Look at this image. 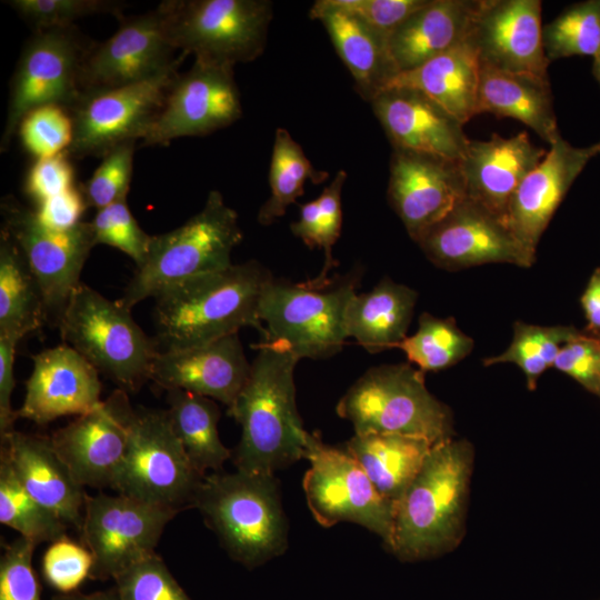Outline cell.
Returning a JSON list of instances; mask_svg holds the SVG:
<instances>
[{"label": "cell", "mask_w": 600, "mask_h": 600, "mask_svg": "<svg viewBox=\"0 0 600 600\" xmlns=\"http://www.w3.org/2000/svg\"><path fill=\"white\" fill-rule=\"evenodd\" d=\"M473 449L467 440L436 443L396 504L391 552L418 561L452 550L463 534Z\"/></svg>", "instance_id": "3957f363"}, {"label": "cell", "mask_w": 600, "mask_h": 600, "mask_svg": "<svg viewBox=\"0 0 600 600\" xmlns=\"http://www.w3.org/2000/svg\"><path fill=\"white\" fill-rule=\"evenodd\" d=\"M1 230L18 246L33 274L48 322L57 326L71 294L81 283L84 263L97 246L90 221L73 229L54 231L38 220L34 210L13 197L1 202Z\"/></svg>", "instance_id": "4fadbf2b"}, {"label": "cell", "mask_w": 600, "mask_h": 600, "mask_svg": "<svg viewBox=\"0 0 600 600\" xmlns=\"http://www.w3.org/2000/svg\"><path fill=\"white\" fill-rule=\"evenodd\" d=\"M133 411L128 392L118 389L50 436L56 452L80 486L112 487L126 454Z\"/></svg>", "instance_id": "ffe728a7"}, {"label": "cell", "mask_w": 600, "mask_h": 600, "mask_svg": "<svg viewBox=\"0 0 600 600\" xmlns=\"http://www.w3.org/2000/svg\"><path fill=\"white\" fill-rule=\"evenodd\" d=\"M0 451L36 501L80 530L86 492L56 452L50 437L13 430L1 438Z\"/></svg>", "instance_id": "4316f807"}, {"label": "cell", "mask_w": 600, "mask_h": 600, "mask_svg": "<svg viewBox=\"0 0 600 600\" xmlns=\"http://www.w3.org/2000/svg\"><path fill=\"white\" fill-rule=\"evenodd\" d=\"M418 293L390 278L356 293L346 311V330L370 353L396 348L406 337Z\"/></svg>", "instance_id": "4dcf8cb0"}, {"label": "cell", "mask_w": 600, "mask_h": 600, "mask_svg": "<svg viewBox=\"0 0 600 600\" xmlns=\"http://www.w3.org/2000/svg\"><path fill=\"white\" fill-rule=\"evenodd\" d=\"M580 333L572 326L543 327L518 321L510 346L499 356L484 359L483 364L514 363L524 373L529 390H534L539 377L553 367L561 347Z\"/></svg>", "instance_id": "f35d334b"}, {"label": "cell", "mask_w": 600, "mask_h": 600, "mask_svg": "<svg viewBox=\"0 0 600 600\" xmlns=\"http://www.w3.org/2000/svg\"><path fill=\"white\" fill-rule=\"evenodd\" d=\"M18 340L0 337V437L13 431L17 411L12 409L11 396L16 386L14 356Z\"/></svg>", "instance_id": "db71d44e"}, {"label": "cell", "mask_w": 600, "mask_h": 600, "mask_svg": "<svg viewBox=\"0 0 600 600\" xmlns=\"http://www.w3.org/2000/svg\"><path fill=\"white\" fill-rule=\"evenodd\" d=\"M93 43L76 27L37 30L27 41L10 84L1 151H6L22 118L31 110L57 104L69 112L81 98L80 70Z\"/></svg>", "instance_id": "7c38bea8"}, {"label": "cell", "mask_w": 600, "mask_h": 600, "mask_svg": "<svg viewBox=\"0 0 600 600\" xmlns=\"http://www.w3.org/2000/svg\"><path fill=\"white\" fill-rule=\"evenodd\" d=\"M290 230L309 248H320V209L317 199L300 207L299 219L291 223Z\"/></svg>", "instance_id": "11a10c76"}, {"label": "cell", "mask_w": 600, "mask_h": 600, "mask_svg": "<svg viewBox=\"0 0 600 600\" xmlns=\"http://www.w3.org/2000/svg\"><path fill=\"white\" fill-rule=\"evenodd\" d=\"M177 511L127 494L86 493L80 527L82 544L91 552L90 579H116L156 553L160 537Z\"/></svg>", "instance_id": "5bb4252c"}, {"label": "cell", "mask_w": 600, "mask_h": 600, "mask_svg": "<svg viewBox=\"0 0 600 600\" xmlns=\"http://www.w3.org/2000/svg\"><path fill=\"white\" fill-rule=\"evenodd\" d=\"M596 337H600V334H599V336H596Z\"/></svg>", "instance_id": "91938a15"}, {"label": "cell", "mask_w": 600, "mask_h": 600, "mask_svg": "<svg viewBox=\"0 0 600 600\" xmlns=\"http://www.w3.org/2000/svg\"><path fill=\"white\" fill-rule=\"evenodd\" d=\"M387 194L408 234L417 242L467 198L460 161L393 149Z\"/></svg>", "instance_id": "44dd1931"}, {"label": "cell", "mask_w": 600, "mask_h": 600, "mask_svg": "<svg viewBox=\"0 0 600 600\" xmlns=\"http://www.w3.org/2000/svg\"><path fill=\"white\" fill-rule=\"evenodd\" d=\"M329 177L316 169L302 147L284 128H278L272 146L269 186L270 196L258 212V221L270 226L282 218L290 204L304 193V184H319Z\"/></svg>", "instance_id": "d590c367"}, {"label": "cell", "mask_w": 600, "mask_h": 600, "mask_svg": "<svg viewBox=\"0 0 600 600\" xmlns=\"http://www.w3.org/2000/svg\"><path fill=\"white\" fill-rule=\"evenodd\" d=\"M553 367L600 398V338L581 332L564 343Z\"/></svg>", "instance_id": "681fc988"}, {"label": "cell", "mask_w": 600, "mask_h": 600, "mask_svg": "<svg viewBox=\"0 0 600 600\" xmlns=\"http://www.w3.org/2000/svg\"><path fill=\"white\" fill-rule=\"evenodd\" d=\"M74 186V170L66 152L37 159L29 169L24 192L36 204L60 194Z\"/></svg>", "instance_id": "816d5d0a"}, {"label": "cell", "mask_w": 600, "mask_h": 600, "mask_svg": "<svg viewBox=\"0 0 600 600\" xmlns=\"http://www.w3.org/2000/svg\"><path fill=\"white\" fill-rule=\"evenodd\" d=\"M354 269L317 287L310 280L272 278L259 301L263 334L259 343L288 351L299 360L339 353L348 338L346 311L361 280Z\"/></svg>", "instance_id": "5b68a950"}, {"label": "cell", "mask_w": 600, "mask_h": 600, "mask_svg": "<svg viewBox=\"0 0 600 600\" xmlns=\"http://www.w3.org/2000/svg\"><path fill=\"white\" fill-rule=\"evenodd\" d=\"M194 508L228 554L249 569L287 549L288 523L274 474L239 470L207 474Z\"/></svg>", "instance_id": "277c9868"}, {"label": "cell", "mask_w": 600, "mask_h": 600, "mask_svg": "<svg viewBox=\"0 0 600 600\" xmlns=\"http://www.w3.org/2000/svg\"><path fill=\"white\" fill-rule=\"evenodd\" d=\"M51 600H120L117 589L97 591L89 594L79 592L62 593L53 597Z\"/></svg>", "instance_id": "6f0895ef"}, {"label": "cell", "mask_w": 600, "mask_h": 600, "mask_svg": "<svg viewBox=\"0 0 600 600\" xmlns=\"http://www.w3.org/2000/svg\"><path fill=\"white\" fill-rule=\"evenodd\" d=\"M207 474L179 441L167 410H134L126 454L111 489L178 513L194 508Z\"/></svg>", "instance_id": "30bf717a"}, {"label": "cell", "mask_w": 600, "mask_h": 600, "mask_svg": "<svg viewBox=\"0 0 600 600\" xmlns=\"http://www.w3.org/2000/svg\"><path fill=\"white\" fill-rule=\"evenodd\" d=\"M48 322L39 286L23 254L0 233V337L20 341Z\"/></svg>", "instance_id": "e575fe53"}, {"label": "cell", "mask_w": 600, "mask_h": 600, "mask_svg": "<svg viewBox=\"0 0 600 600\" xmlns=\"http://www.w3.org/2000/svg\"><path fill=\"white\" fill-rule=\"evenodd\" d=\"M540 0H480L467 42L480 64L550 82Z\"/></svg>", "instance_id": "ac0fdd59"}, {"label": "cell", "mask_w": 600, "mask_h": 600, "mask_svg": "<svg viewBox=\"0 0 600 600\" xmlns=\"http://www.w3.org/2000/svg\"><path fill=\"white\" fill-rule=\"evenodd\" d=\"M272 278L262 263L249 260L163 289L153 297L159 351L200 347L246 327L262 336L259 301Z\"/></svg>", "instance_id": "6da1fadb"}, {"label": "cell", "mask_w": 600, "mask_h": 600, "mask_svg": "<svg viewBox=\"0 0 600 600\" xmlns=\"http://www.w3.org/2000/svg\"><path fill=\"white\" fill-rule=\"evenodd\" d=\"M157 10L176 50L232 68L263 53L273 18L268 0H168Z\"/></svg>", "instance_id": "9c48e42d"}, {"label": "cell", "mask_w": 600, "mask_h": 600, "mask_svg": "<svg viewBox=\"0 0 600 600\" xmlns=\"http://www.w3.org/2000/svg\"><path fill=\"white\" fill-rule=\"evenodd\" d=\"M243 233L236 210L222 194L209 192L203 208L182 226L152 236L144 261L136 267L118 301L130 309L189 278L226 269Z\"/></svg>", "instance_id": "8992f818"}, {"label": "cell", "mask_w": 600, "mask_h": 600, "mask_svg": "<svg viewBox=\"0 0 600 600\" xmlns=\"http://www.w3.org/2000/svg\"><path fill=\"white\" fill-rule=\"evenodd\" d=\"M246 383L228 408L241 427L232 451L237 470L274 474L304 458L308 431L296 403L294 369L300 361L292 353L257 343Z\"/></svg>", "instance_id": "7a4b0ae2"}, {"label": "cell", "mask_w": 600, "mask_h": 600, "mask_svg": "<svg viewBox=\"0 0 600 600\" xmlns=\"http://www.w3.org/2000/svg\"><path fill=\"white\" fill-rule=\"evenodd\" d=\"M396 348L426 373L461 361L471 352L473 340L458 328L453 318L441 319L424 312L416 333L407 336Z\"/></svg>", "instance_id": "74e56055"}, {"label": "cell", "mask_w": 600, "mask_h": 600, "mask_svg": "<svg viewBox=\"0 0 600 600\" xmlns=\"http://www.w3.org/2000/svg\"><path fill=\"white\" fill-rule=\"evenodd\" d=\"M332 9L346 12L387 39L428 0H322Z\"/></svg>", "instance_id": "c3c4849f"}, {"label": "cell", "mask_w": 600, "mask_h": 600, "mask_svg": "<svg viewBox=\"0 0 600 600\" xmlns=\"http://www.w3.org/2000/svg\"><path fill=\"white\" fill-rule=\"evenodd\" d=\"M479 76L478 56L464 41L413 70L398 73L388 88L419 90L464 124L477 116Z\"/></svg>", "instance_id": "1f68e13d"}, {"label": "cell", "mask_w": 600, "mask_h": 600, "mask_svg": "<svg viewBox=\"0 0 600 600\" xmlns=\"http://www.w3.org/2000/svg\"><path fill=\"white\" fill-rule=\"evenodd\" d=\"M319 20L349 70L358 94L371 102L399 73L388 48V39L359 19L332 9L322 0L309 10Z\"/></svg>", "instance_id": "f1b7e54d"}, {"label": "cell", "mask_w": 600, "mask_h": 600, "mask_svg": "<svg viewBox=\"0 0 600 600\" xmlns=\"http://www.w3.org/2000/svg\"><path fill=\"white\" fill-rule=\"evenodd\" d=\"M32 372L18 418L47 424L64 416H81L101 403L99 371L68 344L32 357Z\"/></svg>", "instance_id": "7402d4cb"}, {"label": "cell", "mask_w": 600, "mask_h": 600, "mask_svg": "<svg viewBox=\"0 0 600 600\" xmlns=\"http://www.w3.org/2000/svg\"><path fill=\"white\" fill-rule=\"evenodd\" d=\"M167 392L172 428L191 463L203 474L222 471L232 451L220 440V409L214 400L180 389Z\"/></svg>", "instance_id": "836d02e7"}, {"label": "cell", "mask_w": 600, "mask_h": 600, "mask_svg": "<svg viewBox=\"0 0 600 600\" xmlns=\"http://www.w3.org/2000/svg\"><path fill=\"white\" fill-rule=\"evenodd\" d=\"M89 207L81 187L76 184L67 191L36 204L34 213L42 226L54 231H67L82 222Z\"/></svg>", "instance_id": "f5cc1de1"}, {"label": "cell", "mask_w": 600, "mask_h": 600, "mask_svg": "<svg viewBox=\"0 0 600 600\" xmlns=\"http://www.w3.org/2000/svg\"><path fill=\"white\" fill-rule=\"evenodd\" d=\"M241 116L233 68L194 59L188 71L177 76L142 144L164 146L182 137L206 136L229 127Z\"/></svg>", "instance_id": "2e32d148"}, {"label": "cell", "mask_w": 600, "mask_h": 600, "mask_svg": "<svg viewBox=\"0 0 600 600\" xmlns=\"http://www.w3.org/2000/svg\"><path fill=\"white\" fill-rule=\"evenodd\" d=\"M598 154L600 142L578 148L560 138L521 181L508 206L504 223L529 251L536 253L542 233L570 187Z\"/></svg>", "instance_id": "603a6c76"}, {"label": "cell", "mask_w": 600, "mask_h": 600, "mask_svg": "<svg viewBox=\"0 0 600 600\" xmlns=\"http://www.w3.org/2000/svg\"><path fill=\"white\" fill-rule=\"evenodd\" d=\"M547 59L551 62L572 56H596L600 49V0L567 7L542 27Z\"/></svg>", "instance_id": "ab89813d"}, {"label": "cell", "mask_w": 600, "mask_h": 600, "mask_svg": "<svg viewBox=\"0 0 600 600\" xmlns=\"http://www.w3.org/2000/svg\"><path fill=\"white\" fill-rule=\"evenodd\" d=\"M370 104L393 149L462 160L470 140L463 124L421 91L391 87Z\"/></svg>", "instance_id": "cb8c5ba5"}, {"label": "cell", "mask_w": 600, "mask_h": 600, "mask_svg": "<svg viewBox=\"0 0 600 600\" xmlns=\"http://www.w3.org/2000/svg\"><path fill=\"white\" fill-rule=\"evenodd\" d=\"M36 547L23 537L6 547L0 560V600H41V588L32 567Z\"/></svg>", "instance_id": "7dc6e473"}, {"label": "cell", "mask_w": 600, "mask_h": 600, "mask_svg": "<svg viewBox=\"0 0 600 600\" xmlns=\"http://www.w3.org/2000/svg\"><path fill=\"white\" fill-rule=\"evenodd\" d=\"M600 338V337H599Z\"/></svg>", "instance_id": "94428289"}, {"label": "cell", "mask_w": 600, "mask_h": 600, "mask_svg": "<svg viewBox=\"0 0 600 600\" xmlns=\"http://www.w3.org/2000/svg\"><path fill=\"white\" fill-rule=\"evenodd\" d=\"M57 326L63 342L119 389L134 392L150 380L158 346L118 300L111 301L81 282Z\"/></svg>", "instance_id": "52a82bcc"}, {"label": "cell", "mask_w": 600, "mask_h": 600, "mask_svg": "<svg viewBox=\"0 0 600 600\" xmlns=\"http://www.w3.org/2000/svg\"><path fill=\"white\" fill-rule=\"evenodd\" d=\"M92 566L91 552L67 536L50 543L41 563L46 582L61 593L73 592L90 577Z\"/></svg>", "instance_id": "bcb514c9"}, {"label": "cell", "mask_w": 600, "mask_h": 600, "mask_svg": "<svg viewBox=\"0 0 600 600\" xmlns=\"http://www.w3.org/2000/svg\"><path fill=\"white\" fill-rule=\"evenodd\" d=\"M581 306L588 321L587 333L600 334V268L596 269L581 297Z\"/></svg>", "instance_id": "9f6ffc18"}, {"label": "cell", "mask_w": 600, "mask_h": 600, "mask_svg": "<svg viewBox=\"0 0 600 600\" xmlns=\"http://www.w3.org/2000/svg\"><path fill=\"white\" fill-rule=\"evenodd\" d=\"M347 172L339 170L333 180L323 189L317 198L320 209V248L323 250V267L318 277L310 282L317 287L327 284L330 280L328 273L338 266L332 256V249L340 237L342 226L341 196Z\"/></svg>", "instance_id": "f907efd6"}, {"label": "cell", "mask_w": 600, "mask_h": 600, "mask_svg": "<svg viewBox=\"0 0 600 600\" xmlns=\"http://www.w3.org/2000/svg\"><path fill=\"white\" fill-rule=\"evenodd\" d=\"M303 477L308 507L322 527L340 521L360 524L379 536L391 550L396 503L381 496L360 463L347 451L326 444L319 432H308Z\"/></svg>", "instance_id": "8fae6325"}, {"label": "cell", "mask_w": 600, "mask_h": 600, "mask_svg": "<svg viewBox=\"0 0 600 600\" xmlns=\"http://www.w3.org/2000/svg\"><path fill=\"white\" fill-rule=\"evenodd\" d=\"M248 361L238 333L177 351H159L150 380L162 389L186 390L231 407L246 383Z\"/></svg>", "instance_id": "d4e9b609"}, {"label": "cell", "mask_w": 600, "mask_h": 600, "mask_svg": "<svg viewBox=\"0 0 600 600\" xmlns=\"http://www.w3.org/2000/svg\"><path fill=\"white\" fill-rule=\"evenodd\" d=\"M122 198L97 210L90 221L97 244L113 247L130 257L136 267L146 259L152 236L144 232Z\"/></svg>", "instance_id": "7bdbcfd3"}, {"label": "cell", "mask_w": 600, "mask_h": 600, "mask_svg": "<svg viewBox=\"0 0 600 600\" xmlns=\"http://www.w3.org/2000/svg\"><path fill=\"white\" fill-rule=\"evenodd\" d=\"M546 154L526 131L509 138L493 133L487 141L469 140L460 161L466 197L504 223L513 193Z\"/></svg>", "instance_id": "484cf974"}, {"label": "cell", "mask_w": 600, "mask_h": 600, "mask_svg": "<svg viewBox=\"0 0 600 600\" xmlns=\"http://www.w3.org/2000/svg\"><path fill=\"white\" fill-rule=\"evenodd\" d=\"M483 112L518 120L549 144L561 138L548 81L480 64L477 114Z\"/></svg>", "instance_id": "f546056e"}, {"label": "cell", "mask_w": 600, "mask_h": 600, "mask_svg": "<svg viewBox=\"0 0 600 600\" xmlns=\"http://www.w3.org/2000/svg\"><path fill=\"white\" fill-rule=\"evenodd\" d=\"M433 446L421 437L354 433L346 449L363 468L378 492L397 504Z\"/></svg>", "instance_id": "d6a6232c"}, {"label": "cell", "mask_w": 600, "mask_h": 600, "mask_svg": "<svg viewBox=\"0 0 600 600\" xmlns=\"http://www.w3.org/2000/svg\"><path fill=\"white\" fill-rule=\"evenodd\" d=\"M17 133L24 149L37 159L52 157L71 146L72 117L61 106L38 107L22 118Z\"/></svg>", "instance_id": "60d3db41"}, {"label": "cell", "mask_w": 600, "mask_h": 600, "mask_svg": "<svg viewBox=\"0 0 600 600\" xmlns=\"http://www.w3.org/2000/svg\"><path fill=\"white\" fill-rule=\"evenodd\" d=\"M136 141L119 144L102 157V162L81 187L89 207L97 210L128 197Z\"/></svg>", "instance_id": "f6af8a7d"}, {"label": "cell", "mask_w": 600, "mask_h": 600, "mask_svg": "<svg viewBox=\"0 0 600 600\" xmlns=\"http://www.w3.org/2000/svg\"><path fill=\"white\" fill-rule=\"evenodd\" d=\"M181 61L151 79L82 97L71 109L73 139L68 157H103L142 139L161 110Z\"/></svg>", "instance_id": "9a60e30c"}, {"label": "cell", "mask_w": 600, "mask_h": 600, "mask_svg": "<svg viewBox=\"0 0 600 600\" xmlns=\"http://www.w3.org/2000/svg\"><path fill=\"white\" fill-rule=\"evenodd\" d=\"M120 27L104 42L93 43L80 70L81 98L151 79L187 54L174 59L158 10L118 18ZM80 98V99H81Z\"/></svg>", "instance_id": "e0dca14e"}, {"label": "cell", "mask_w": 600, "mask_h": 600, "mask_svg": "<svg viewBox=\"0 0 600 600\" xmlns=\"http://www.w3.org/2000/svg\"><path fill=\"white\" fill-rule=\"evenodd\" d=\"M480 0H428L388 38L400 72L413 70L464 42Z\"/></svg>", "instance_id": "83f0119b"}, {"label": "cell", "mask_w": 600, "mask_h": 600, "mask_svg": "<svg viewBox=\"0 0 600 600\" xmlns=\"http://www.w3.org/2000/svg\"><path fill=\"white\" fill-rule=\"evenodd\" d=\"M417 243L434 266L449 271L486 263L528 268L536 260L501 220L468 198Z\"/></svg>", "instance_id": "d6986e66"}, {"label": "cell", "mask_w": 600, "mask_h": 600, "mask_svg": "<svg viewBox=\"0 0 600 600\" xmlns=\"http://www.w3.org/2000/svg\"><path fill=\"white\" fill-rule=\"evenodd\" d=\"M7 3L34 31L69 28L80 18L111 13L120 18L126 3L110 0H10Z\"/></svg>", "instance_id": "b9f144b4"}, {"label": "cell", "mask_w": 600, "mask_h": 600, "mask_svg": "<svg viewBox=\"0 0 600 600\" xmlns=\"http://www.w3.org/2000/svg\"><path fill=\"white\" fill-rule=\"evenodd\" d=\"M0 522L36 546L42 542L52 543L67 536L68 526L24 490L2 451H0Z\"/></svg>", "instance_id": "8d00e7d4"}, {"label": "cell", "mask_w": 600, "mask_h": 600, "mask_svg": "<svg viewBox=\"0 0 600 600\" xmlns=\"http://www.w3.org/2000/svg\"><path fill=\"white\" fill-rule=\"evenodd\" d=\"M336 410L352 423L356 434L399 433L436 444L453 433L449 408L429 392L424 373L409 363L370 368Z\"/></svg>", "instance_id": "ba28073f"}, {"label": "cell", "mask_w": 600, "mask_h": 600, "mask_svg": "<svg viewBox=\"0 0 600 600\" xmlns=\"http://www.w3.org/2000/svg\"><path fill=\"white\" fill-rule=\"evenodd\" d=\"M114 581L120 600H191L157 553L134 563Z\"/></svg>", "instance_id": "ee69618b"}, {"label": "cell", "mask_w": 600, "mask_h": 600, "mask_svg": "<svg viewBox=\"0 0 600 600\" xmlns=\"http://www.w3.org/2000/svg\"><path fill=\"white\" fill-rule=\"evenodd\" d=\"M592 74L594 79L598 81V83L600 84V49L593 57Z\"/></svg>", "instance_id": "680465c9"}]
</instances>
